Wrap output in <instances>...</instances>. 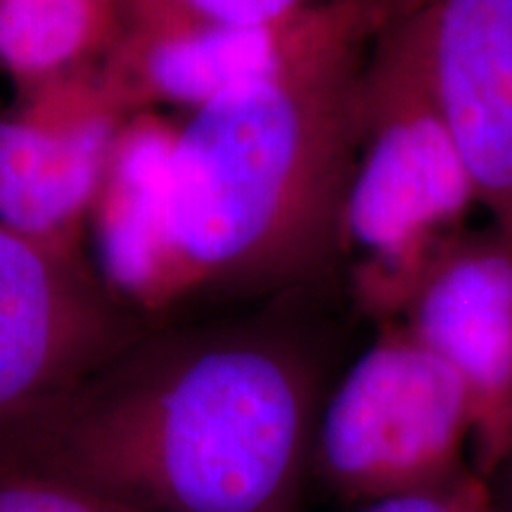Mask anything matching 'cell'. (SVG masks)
<instances>
[{
  "label": "cell",
  "mask_w": 512,
  "mask_h": 512,
  "mask_svg": "<svg viewBox=\"0 0 512 512\" xmlns=\"http://www.w3.org/2000/svg\"><path fill=\"white\" fill-rule=\"evenodd\" d=\"M323 299L155 325L83 384L24 470L140 512H299L332 384Z\"/></svg>",
  "instance_id": "obj_2"
},
{
  "label": "cell",
  "mask_w": 512,
  "mask_h": 512,
  "mask_svg": "<svg viewBox=\"0 0 512 512\" xmlns=\"http://www.w3.org/2000/svg\"><path fill=\"white\" fill-rule=\"evenodd\" d=\"M408 12L479 207L512 242V0H413Z\"/></svg>",
  "instance_id": "obj_8"
},
{
  "label": "cell",
  "mask_w": 512,
  "mask_h": 512,
  "mask_svg": "<svg viewBox=\"0 0 512 512\" xmlns=\"http://www.w3.org/2000/svg\"><path fill=\"white\" fill-rule=\"evenodd\" d=\"M126 24V0H0V74L15 98L98 72Z\"/></svg>",
  "instance_id": "obj_9"
},
{
  "label": "cell",
  "mask_w": 512,
  "mask_h": 512,
  "mask_svg": "<svg viewBox=\"0 0 512 512\" xmlns=\"http://www.w3.org/2000/svg\"><path fill=\"white\" fill-rule=\"evenodd\" d=\"M320 0H126L128 17L155 22L249 27L283 19Z\"/></svg>",
  "instance_id": "obj_10"
},
{
  "label": "cell",
  "mask_w": 512,
  "mask_h": 512,
  "mask_svg": "<svg viewBox=\"0 0 512 512\" xmlns=\"http://www.w3.org/2000/svg\"><path fill=\"white\" fill-rule=\"evenodd\" d=\"M408 8L373 38L363 64L339 235L342 294L375 328L399 320L422 275L479 207Z\"/></svg>",
  "instance_id": "obj_3"
},
{
  "label": "cell",
  "mask_w": 512,
  "mask_h": 512,
  "mask_svg": "<svg viewBox=\"0 0 512 512\" xmlns=\"http://www.w3.org/2000/svg\"><path fill=\"white\" fill-rule=\"evenodd\" d=\"M491 491V501H494L496 512H512V448L508 456L501 460L494 475L486 479Z\"/></svg>",
  "instance_id": "obj_13"
},
{
  "label": "cell",
  "mask_w": 512,
  "mask_h": 512,
  "mask_svg": "<svg viewBox=\"0 0 512 512\" xmlns=\"http://www.w3.org/2000/svg\"><path fill=\"white\" fill-rule=\"evenodd\" d=\"M399 323L463 384L470 465L489 479L512 448V242L491 223L463 230L422 275Z\"/></svg>",
  "instance_id": "obj_6"
},
{
  "label": "cell",
  "mask_w": 512,
  "mask_h": 512,
  "mask_svg": "<svg viewBox=\"0 0 512 512\" xmlns=\"http://www.w3.org/2000/svg\"><path fill=\"white\" fill-rule=\"evenodd\" d=\"M356 512H496L486 479L465 470L451 482L361 505Z\"/></svg>",
  "instance_id": "obj_12"
},
{
  "label": "cell",
  "mask_w": 512,
  "mask_h": 512,
  "mask_svg": "<svg viewBox=\"0 0 512 512\" xmlns=\"http://www.w3.org/2000/svg\"><path fill=\"white\" fill-rule=\"evenodd\" d=\"M0 512H140L60 479L17 470L0 475Z\"/></svg>",
  "instance_id": "obj_11"
},
{
  "label": "cell",
  "mask_w": 512,
  "mask_h": 512,
  "mask_svg": "<svg viewBox=\"0 0 512 512\" xmlns=\"http://www.w3.org/2000/svg\"><path fill=\"white\" fill-rule=\"evenodd\" d=\"M472 413L463 384L399 320L332 380L311 475L347 505L430 489L470 470Z\"/></svg>",
  "instance_id": "obj_4"
},
{
  "label": "cell",
  "mask_w": 512,
  "mask_h": 512,
  "mask_svg": "<svg viewBox=\"0 0 512 512\" xmlns=\"http://www.w3.org/2000/svg\"><path fill=\"white\" fill-rule=\"evenodd\" d=\"M150 328L88 252L0 226V475L24 470L83 384Z\"/></svg>",
  "instance_id": "obj_5"
},
{
  "label": "cell",
  "mask_w": 512,
  "mask_h": 512,
  "mask_svg": "<svg viewBox=\"0 0 512 512\" xmlns=\"http://www.w3.org/2000/svg\"><path fill=\"white\" fill-rule=\"evenodd\" d=\"M377 34L325 43L195 112L126 121L86 240L119 302L162 325L342 292L358 93Z\"/></svg>",
  "instance_id": "obj_1"
},
{
  "label": "cell",
  "mask_w": 512,
  "mask_h": 512,
  "mask_svg": "<svg viewBox=\"0 0 512 512\" xmlns=\"http://www.w3.org/2000/svg\"><path fill=\"white\" fill-rule=\"evenodd\" d=\"M128 119L98 72L0 107V226L88 252V223Z\"/></svg>",
  "instance_id": "obj_7"
}]
</instances>
